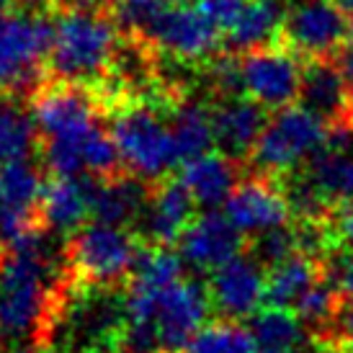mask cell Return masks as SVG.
Returning <instances> with one entry per match:
<instances>
[{
  "label": "cell",
  "mask_w": 353,
  "mask_h": 353,
  "mask_svg": "<svg viewBox=\"0 0 353 353\" xmlns=\"http://www.w3.org/2000/svg\"><path fill=\"white\" fill-rule=\"evenodd\" d=\"M139 39L148 41L157 54L183 65H204L222 52L219 26L199 6L186 3H165Z\"/></svg>",
  "instance_id": "52a82bcc"
},
{
  "label": "cell",
  "mask_w": 353,
  "mask_h": 353,
  "mask_svg": "<svg viewBox=\"0 0 353 353\" xmlns=\"http://www.w3.org/2000/svg\"><path fill=\"white\" fill-rule=\"evenodd\" d=\"M54 37L52 13L0 10V99L31 101L47 83Z\"/></svg>",
  "instance_id": "3957f363"
},
{
  "label": "cell",
  "mask_w": 353,
  "mask_h": 353,
  "mask_svg": "<svg viewBox=\"0 0 353 353\" xmlns=\"http://www.w3.org/2000/svg\"><path fill=\"white\" fill-rule=\"evenodd\" d=\"M338 62H341L345 78H348L351 96H353V23H351V34H348V39H345V47L341 50V54H338Z\"/></svg>",
  "instance_id": "4dcf8cb0"
},
{
  "label": "cell",
  "mask_w": 353,
  "mask_h": 353,
  "mask_svg": "<svg viewBox=\"0 0 353 353\" xmlns=\"http://www.w3.org/2000/svg\"><path fill=\"white\" fill-rule=\"evenodd\" d=\"M168 124L176 139L181 165L199 155H206L214 148V127H212V106L201 101L181 99L168 106Z\"/></svg>",
  "instance_id": "ffe728a7"
},
{
  "label": "cell",
  "mask_w": 353,
  "mask_h": 353,
  "mask_svg": "<svg viewBox=\"0 0 353 353\" xmlns=\"http://www.w3.org/2000/svg\"><path fill=\"white\" fill-rule=\"evenodd\" d=\"M54 23L50 78L80 85H103L111 75L121 29L108 6L50 10Z\"/></svg>",
  "instance_id": "7a4b0ae2"
},
{
  "label": "cell",
  "mask_w": 353,
  "mask_h": 353,
  "mask_svg": "<svg viewBox=\"0 0 353 353\" xmlns=\"http://www.w3.org/2000/svg\"><path fill=\"white\" fill-rule=\"evenodd\" d=\"M152 183L134 173H121L117 178H93L90 186V219L103 225L132 227L137 225L148 209Z\"/></svg>",
  "instance_id": "e0dca14e"
},
{
  "label": "cell",
  "mask_w": 353,
  "mask_h": 353,
  "mask_svg": "<svg viewBox=\"0 0 353 353\" xmlns=\"http://www.w3.org/2000/svg\"><path fill=\"white\" fill-rule=\"evenodd\" d=\"M304 170L335 212L353 204V152L348 148L327 145L307 160Z\"/></svg>",
  "instance_id": "603a6c76"
},
{
  "label": "cell",
  "mask_w": 353,
  "mask_h": 353,
  "mask_svg": "<svg viewBox=\"0 0 353 353\" xmlns=\"http://www.w3.org/2000/svg\"><path fill=\"white\" fill-rule=\"evenodd\" d=\"M201 80H204V88L212 93V99L214 101L245 96L243 65H240V57L230 50L219 52L216 57H212L209 62H204Z\"/></svg>",
  "instance_id": "4316f807"
},
{
  "label": "cell",
  "mask_w": 353,
  "mask_h": 353,
  "mask_svg": "<svg viewBox=\"0 0 353 353\" xmlns=\"http://www.w3.org/2000/svg\"><path fill=\"white\" fill-rule=\"evenodd\" d=\"M181 353H255V341L240 320H216L204 325Z\"/></svg>",
  "instance_id": "484cf974"
},
{
  "label": "cell",
  "mask_w": 353,
  "mask_h": 353,
  "mask_svg": "<svg viewBox=\"0 0 353 353\" xmlns=\"http://www.w3.org/2000/svg\"><path fill=\"white\" fill-rule=\"evenodd\" d=\"M19 8H31V10H39V8H47L52 10L54 6V0H13Z\"/></svg>",
  "instance_id": "1f68e13d"
},
{
  "label": "cell",
  "mask_w": 353,
  "mask_h": 353,
  "mask_svg": "<svg viewBox=\"0 0 353 353\" xmlns=\"http://www.w3.org/2000/svg\"><path fill=\"white\" fill-rule=\"evenodd\" d=\"M6 353H31V351H26V348H19V345H16V348H10V351H6Z\"/></svg>",
  "instance_id": "836d02e7"
},
{
  "label": "cell",
  "mask_w": 353,
  "mask_h": 353,
  "mask_svg": "<svg viewBox=\"0 0 353 353\" xmlns=\"http://www.w3.org/2000/svg\"><path fill=\"white\" fill-rule=\"evenodd\" d=\"M8 8V0H0V10H6Z\"/></svg>",
  "instance_id": "e575fe53"
},
{
  "label": "cell",
  "mask_w": 353,
  "mask_h": 353,
  "mask_svg": "<svg viewBox=\"0 0 353 353\" xmlns=\"http://www.w3.org/2000/svg\"><path fill=\"white\" fill-rule=\"evenodd\" d=\"M72 276L52 261L50 250L0 255V341L52 343Z\"/></svg>",
  "instance_id": "6da1fadb"
},
{
  "label": "cell",
  "mask_w": 353,
  "mask_h": 353,
  "mask_svg": "<svg viewBox=\"0 0 353 353\" xmlns=\"http://www.w3.org/2000/svg\"><path fill=\"white\" fill-rule=\"evenodd\" d=\"M286 6L289 0H248L245 13L240 16L235 29L227 31V50L245 54L265 44H276L281 37Z\"/></svg>",
  "instance_id": "44dd1931"
},
{
  "label": "cell",
  "mask_w": 353,
  "mask_h": 353,
  "mask_svg": "<svg viewBox=\"0 0 353 353\" xmlns=\"http://www.w3.org/2000/svg\"><path fill=\"white\" fill-rule=\"evenodd\" d=\"M196 199L183 183V178H160L152 183L148 209L137 225L145 230L139 232V240L145 245H173L181 240L183 230L194 219Z\"/></svg>",
  "instance_id": "9a60e30c"
},
{
  "label": "cell",
  "mask_w": 353,
  "mask_h": 353,
  "mask_svg": "<svg viewBox=\"0 0 353 353\" xmlns=\"http://www.w3.org/2000/svg\"><path fill=\"white\" fill-rule=\"evenodd\" d=\"M212 296L196 279H181L155 296V327L160 353H181L204 327Z\"/></svg>",
  "instance_id": "30bf717a"
},
{
  "label": "cell",
  "mask_w": 353,
  "mask_h": 353,
  "mask_svg": "<svg viewBox=\"0 0 353 353\" xmlns=\"http://www.w3.org/2000/svg\"><path fill=\"white\" fill-rule=\"evenodd\" d=\"M317 345H333L338 351L343 353H353V299L343 304V310L335 320L333 330L323 338H314Z\"/></svg>",
  "instance_id": "f546056e"
},
{
  "label": "cell",
  "mask_w": 353,
  "mask_h": 353,
  "mask_svg": "<svg viewBox=\"0 0 353 353\" xmlns=\"http://www.w3.org/2000/svg\"><path fill=\"white\" fill-rule=\"evenodd\" d=\"M225 214L245 237L263 235L276 227H286L294 219L281 181L261 176V173H253L250 178L240 181L235 194L227 199Z\"/></svg>",
  "instance_id": "7c38bea8"
},
{
  "label": "cell",
  "mask_w": 353,
  "mask_h": 353,
  "mask_svg": "<svg viewBox=\"0 0 353 353\" xmlns=\"http://www.w3.org/2000/svg\"><path fill=\"white\" fill-rule=\"evenodd\" d=\"M330 142V127L304 106H286L268 117L250 155V170L261 176L284 178L307 165Z\"/></svg>",
  "instance_id": "8992f818"
},
{
  "label": "cell",
  "mask_w": 353,
  "mask_h": 353,
  "mask_svg": "<svg viewBox=\"0 0 353 353\" xmlns=\"http://www.w3.org/2000/svg\"><path fill=\"white\" fill-rule=\"evenodd\" d=\"M248 330L258 353H299L302 345V320L284 307L263 304L248 317Z\"/></svg>",
  "instance_id": "cb8c5ba5"
},
{
  "label": "cell",
  "mask_w": 353,
  "mask_h": 353,
  "mask_svg": "<svg viewBox=\"0 0 353 353\" xmlns=\"http://www.w3.org/2000/svg\"><path fill=\"white\" fill-rule=\"evenodd\" d=\"M96 176H50L41 194V222L47 232L72 235L90 219V186Z\"/></svg>",
  "instance_id": "ac0fdd59"
},
{
  "label": "cell",
  "mask_w": 353,
  "mask_h": 353,
  "mask_svg": "<svg viewBox=\"0 0 353 353\" xmlns=\"http://www.w3.org/2000/svg\"><path fill=\"white\" fill-rule=\"evenodd\" d=\"M327 271V265L304 253L289 255L265 276V304L294 310L299 296Z\"/></svg>",
  "instance_id": "7402d4cb"
},
{
  "label": "cell",
  "mask_w": 353,
  "mask_h": 353,
  "mask_svg": "<svg viewBox=\"0 0 353 353\" xmlns=\"http://www.w3.org/2000/svg\"><path fill=\"white\" fill-rule=\"evenodd\" d=\"M353 19L335 0H289L279 41L302 59L338 57Z\"/></svg>",
  "instance_id": "ba28073f"
},
{
  "label": "cell",
  "mask_w": 353,
  "mask_h": 353,
  "mask_svg": "<svg viewBox=\"0 0 353 353\" xmlns=\"http://www.w3.org/2000/svg\"><path fill=\"white\" fill-rule=\"evenodd\" d=\"M248 253L253 255L265 271H271L274 265L286 261L289 255L296 253V235L294 227H276L263 235H255L248 240Z\"/></svg>",
  "instance_id": "83f0119b"
},
{
  "label": "cell",
  "mask_w": 353,
  "mask_h": 353,
  "mask_svg": "<svg viewBox=\"0 0 353 353\" xmlns=\"http://www.w3.org/2000/svg\"><path fill=\"white\" fill-rule=\"evenodd\" d=\"M265 276L268 271L248 250L230 258L209 276L206 289L212 296V310L225 320L253 317L265 304Z\"/></svg>",
  "instance_id": "8fae6325"
},
{
  "label": "cell",
  "mask_w": 353,
  "mask_h": 353,
  "mask_svg": "<svg viewBox=\"0 0 353 353\" xmlns=\"http://www.w3.org/2000/svg\"><path fill=\"white\" fill-rule=\"evenodd\" d=\"M335 3H338V6H341V8H343L345 13L353 19V0H335Z\"/></svg>",
  "instance_id": "d6a6232c"
},
{
  "label": "cell",
  "mask_w": 353,
  "mask_h": 353,
  "mask_svg": "<svg viewBox=\"0 0 353 353\" xmlns=\"http://www.w3.org/2000/svg\"><path fill=\"white\" fill-rule=\"evenodd\" d=\"M299 101L333 129H353V96L338 57L304 59Z\"/></svg>",
  "instance_id": "4fadbf2b"
},
{
  "label": "cell",
  "mask_w": 353,
  "mask_h": 353,
  "mask_svg": "<svg viewBox=\"0 0 353 353\" xmlns=\"http://www.w3.org/2000/svg\"><path fill=\"white\" fill-rule=\"evenodd\" d=\"M178 253L196 271H214L230 258L248 250L245 235L237 230L230 216L206 209L204 214L194 216L183 235L178 240Z\"/></svg>",
  "instance_id": "5bb4252c"
},
{
  "label": "cell",
  "mask_w": 353,
  "mask_h": 353,
  "mask_svg": "<svg viewBox=\"0 0 353 353\" xmlns=\"http://www.w3.org/2000/svg\"><path fill=\"white\" fill-rule=\"evenodd\" d=\"M265 121H268V108H263L250 96L214 101L212 103L214 148L237 163H245L253 155Z\"/></svg>",
  "instance_id": "2e32d148"
},
{
  "label": "cell",
  "mask_w": 353,
  "mask_h": 353,
  "mask_svg": "<svg viewBox=\"0 0 353 353\" xmlns=\"http://www.w3.org/2000/svg\"><path fill=\"white\" fill-rule=\"evenodd\" d=\"M181 178L199 206L216 209L227 204V199L240 186V163L222 152H206L183 163Z\"/></svg>",
  "instance_id": "d6986e66"
},
{
  "label": "cell",
  "mask_w": 353,
  "mask_h": 353,
  "mask_svg": "<svg viewBox=\"0 0 353 353\" xmlns=\"http://www.w3.org/2000/svg\"><path fill=\"white\" fill-rule=\"evenodd\" d=\"M39 129L31 111L16 106V101L0 99V165L29 160L39 152Z\"/></svg>",
  "instance_id": "d4e9b609"
},
{
  "label": "cell",
  "mask_w": 353,
  "mask_h": 353,
  "mask_svg": "<svg viewBox=\"0 0 353 353\" xmlns=\"http://www.w3.org/2000/svg\"><path fill=\"white\" fill-rule=\"evenodd\" d=\"M50 353H70V351H50Z\"/></svg>",
  "instance_id": "d590c367"
},
{
  "label": "cell",
  "mask_w": 353,
  "mask_h": 353,
  "mask_svg": "<svg viewBox=\"0 0 353 353\" xmlns=\"http://www.w3.org/2000/svg\"><path fill=\"white\" fill-rule=\"evenodd\" d=\"M240 65L245 80V96L258 101L263 108L279 111L299 101L304 59L286 44L276 41L245 52L240 54Z\"/></svg>",
  "instance_id": "9c48e42d"
},
{
  "label": "cell",
  "mask_w": 353,
  "mask_h": 353,
  "mask_svg": "<svg viewBox=\"0 0 353 353\" xmlns=\"http://www.w3.org/2000/svg\"><path fill=\"white\" fill-rule=\"evenodd\" d=\"M139 250L142 240L129 227L90 222L68 237L62 263L78 284L124 289Z\"/></svg>",
  "instance_id": "5b68a950"
},
{
  "label": "cell",
  "mask_w": 353,
  "mask_h": 353,
  "mask_svg": "<svg viewBox=\"0 0 353 353\" xmlns=\"http://www.w3.org/2000/svg\"><path fill=\"white\" fill-rule=\"evenodd\" d=\"M111 134L124 160V168L134 176L155 183L181 165L170 124L163 121V108L150 101L121 99L108 106Z\"/></svg>",
  "instance_id": "277c9868"
},
{
  "label": "cell",
  "mask_w": 353,
  "mask_h": 353,
  "mask_svg": "<svg viewBox=\"0 0 353 353\" xmlns=\"http://www.w3.org/2000/svg\"><path fill=\"white\" fill-rule=\"evenodd\" d=\"M196 6L204 16L214 21L222 34H227V31L235 29L240 16L245 13L248 0H196Z\"/></svg>",
  "instance_id": "f1b7e54d"
}]
</instances>
